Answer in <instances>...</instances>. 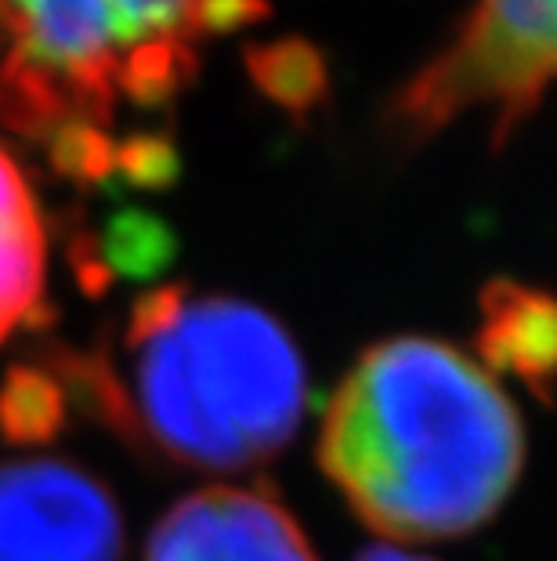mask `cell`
<instances>
[{
	"instance_id": "obj_4",
	"label": "cell",
	"mask_w": 557,
	"mask_h": 561,
	"mask_svg": "<svg viewBox=\"0 0 557 561\" xmlns=\"http://www.w3.org/2000/svg\"><path fill=\"white\" fill-rule=\"evenodd\" d=\"M557 83V0H474L460 30L391 105L402 138H428L467 113H489L496 138Z\"/></svg>"
},
{
	"instance_id": "obj_2",
	"label": "cell",
	"mask_w": 557,
	"mask_h": 561,
	"mask_svg": "<svg viewBox=\"0 0 557 561\" xmlns=\"http://www.w3.org/2000/svg\"><path fill=\"white\" fill-rule=\"evenodd\" d=\"M120 344L66 377L105 424L188 471H251L298 435L307 374L287 327L240 297L182 283L130 305Z\"/></svg>"
},
{
	"instance_id": "obj_1",
	"label": "cell",
	"mask_w": 557,
	"mask_h": 561,
	"mask_svg": "<svg viewBox=\"0 0 557 561\" xmlns=\"http://www.w3.org/2000/svg\"><path fill=\"white\" fill-rule=\"evenodd\" d=\"M318 468L351 515L387 540H453L507 504L525 468L511 396L460 348L391 337L329 396Z\"/></svg>"
},
{
	"instance_id": "obj_5",
	"label": "cell",
	"mask_w": 557,
	"mask_h": 561,
	"mask_svg": "<svg viewBox=\"0 0 557 561\" xmlns=\"http://www.w3.org/2000/svg\"><path fill=\"white\" fill-rule=\"evenodd\" d=\"M0 561H124L109 485L69 460L0 463Z\"/></svg>"
},
{
	"instance_id": "obj_10",
	"label": "cell",
	"mask_w": 557,
	"mask_h": 561,
	"mask_svg": "<svg viewBox=\"0 0 557 561\" xmlns=\"http://www.w3.org/2000/svg\"><path fill=\"white\" fill-rule=\"evenodd\" d=\"M355 561H431V558L406 554V551H398V547H370V551H362Z\"/></svg>"
},
{
	"instance_id": "obj_6",
	"label": "cell",
	"mask_w": 557,
	"mask_h": 561,
	"mask_svg": "<svg viewBox=\"0 0 557 561\" xmlns=\"http://www.w3.org/2000/svg\"><path fill=\"white\" fill-rule=\"evenodd\" d=\"M146 561H318L298 518L265 489L214 485L160 518Z\"/></svg>"
},
{
	"instance_id": "obj_8",
	"label": "cell",
	"mask_w": 557,
	"mask_h": 561,
	"mask_svg": "<svg viewBox=\"0 0 557 561\" xmlns=\"http://www.w3.org/2000/svg\"><path fill=\"white\" fill-rule=\"evenodd\" d=\"M44 229L19 167L0 152V341L40 312Z\"/></svg>"
},
{
	"instance_id": "obj_9",
	"label": "cell",
	"mask_w": 557,
	"mask_h": 561,
	"mask_svg": "<svg viewBox=\"0 0 557 561\" xmlns=\"http://www.w3.org/2000/svg\"><path fill=\"white\" fill-rule=\"evenodd\" d=\"M69 391L62 374L40 366H15L8 369L0 385V435L15 446H40L55 438L66 424Z\"/></svg>"
},
{
	"instance_id": "obj_3",
	"label": "cell",
	"mask_w": 557,
	"mask_h": 561,
	"mask_svg": "<svg viewBox=\"0 0 557 561\" xmlns=\"http://www.w3.org/2000/svg\"><path fill=\"white\" fill-rule=\"evenodd\" d=\"M221 4L232 0H0L4 66L51 91L62 127L105 135L120 102L149 113L177 99L196 44L240 22Z\"/></svg>"
},
{
	"instance_id": "obj_7",
	"label": "cell",
	"mask_w": 557,
	"mask_h": 561,
	"mask_svg": "<svg viewBox=\"0 0 557 561\" xmlns=\"http://www.w3.org/2000/svg\"><path fill=\"white\" fill-rule=\"evenodd\" d=\"M478 308L481 363L550 402L557 391V297L525 283L492 279Z\"/></svg>"
}]
</instances>
